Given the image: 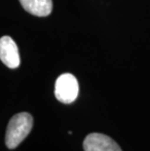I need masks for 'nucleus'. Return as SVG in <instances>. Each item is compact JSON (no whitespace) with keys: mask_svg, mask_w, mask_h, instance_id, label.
<instances>
[{"mask_svg":"<svg viewBox=\"0 0 150 151\" xmlns=\"http://www.w3.org/2000/svg\"><path fill=\"white\" fill-rule=\"evenodd\" d=\"M33 126V118L27 112L14 115L9 121L6 131L5 142L8 148H16L28 134Z\"/></svg>","mask_w":150,"mask_h":151,"instance_id":"f257e3e1","label":"nucleus"},{"mask_svg":"<svg viewBox=\"0 0 150 151\" xmlns=\"http://www.w3.org/2000/svg\"><path fill=\"white\" fill-rule=\"evenodd\" d=\"M0 60L11 69L19 67L21 63L18 46L10 36H3L0 39Z\"/></svg>","mask_w":150,"mask_h":151,"instance_id":"20e7f679","label":"nucleus"},{"mask_svg":"<svg viewBox=\"0 0 150 151\" xmlns=\"http://www.w3.org/2000/svg\"><path fill=\"white\" fill-rule=\"evenodd\" d=\"M25 11L36 17H47L53 10L52 0H19Z\"/></svg>","mask_w":150,"mask_h":151,"instance_id":"39448f33","label":"nucleus"},{"mask_svg":"<svg viewBox=\"0 0 150 151\" xmlns=\"http://www.w3.org/2000/svg\"><path fill=\"white\" fill-rule=\"evenodd\" d=\"M79 92L77 79L70 73H65L58 77L55 84V96L62 104H71L76 99Z\"/></svg>","mask_w":150,"mask_h":151,"instance_id":"f03ea898","label":"nucleus"},{"mask_svg":"<svg viewBox=\"0 0 150 151\" xmlns=\"http://www.w3.org/2000/svg\"><path fill=\"white\" fill-rule=\"evenodd\" d=\"M85 151H122L111 137L100 133H92L86 137L83 143Z\"/></svg>","mask_w":150,"mask_h":151,"instance_id":"7ed1b4c3","label":"nucleus"}]
</instances>
